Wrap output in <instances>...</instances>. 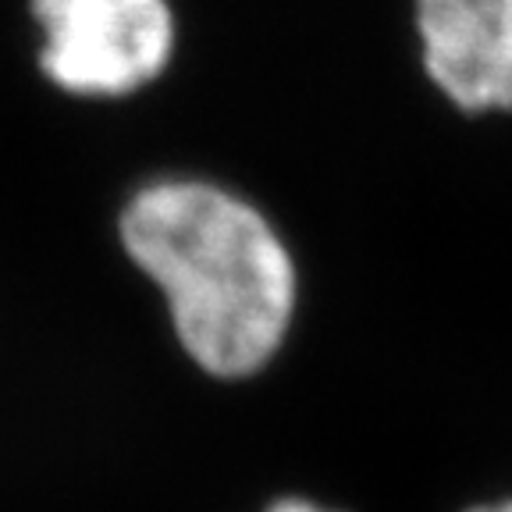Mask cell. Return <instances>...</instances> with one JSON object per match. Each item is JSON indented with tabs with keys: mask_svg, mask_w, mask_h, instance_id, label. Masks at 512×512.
Instances as JSON below:
<instances>
[{
	"mask_svg": "<svg viewBox=\"0 0 512 512\" xmlns=\"http://www.w3.org/2000/svg\"><path fill=\"white\" fill-rule=\"evenodd\" d=\"M118 235L203 374L242 381L281 352L299 271L278 228L246 196L207 178H153L121 207Z\"/></svg>",
	"mask_w": 512,
	"mask_h": 512,
	"instance_id": "1",
	"label": "cell"
},
{
	"mask_svg": "<svg viewBox=\"0 0 512 512\" xmlns=\"http://www.w3.org/2000/svg\"><path fill=\"white\" fill-rule=\"evenodd\" d=\"M32 68L79 104H121L160 86L178 57L171 0H25Z\"/></svg>",
	"mask_w": 512,
	"mask_h": 512,
	"instance_id": "2",
	"label": "cell"
},
{
	"mask_svg": "<svg viewBox=\"0 0 512 512\" xmlns=\"http://www.w3.org/2000/svg\"><path fill=\"white\" fill-rule=\"evenodd\" d=\"M427 86L466 118L512 114V0H409Z\"/></svg>",
	"mask_w": 512,
	"mask_h": 512,
	"instance_id": "3",
	"label": "cell"
},
{
	"mask_svg": "<svg viewBox=\"0 0 512 512\" xmlns=\"http://www.w3.org/2000/svg\"><path fill=\"white\" fill-rule=\"evenodd\" d=\"M264 512H342V509H328V505L313 502V498H296V495H288V498H278V502H271Z\"/></svg>",
	"mask_w": 512,
	"mask_h": 512,
	"instance_id": "4",
	"label": "cell"
},
{
	"mask_svg": "<svg viewBox=\"0 0 512 512\" xmlns=\"http://www.w3.org/2000/svg\"><path fill=\"white\" fill-rule=\"evenodd\" d=\"M466 512H512V498H502V502H488V505H473Z\"/></svg>",
	"mask_w": 512,
	"mask_h": 512,
	"instance_id": "5",
	"label": "cell"
}]
</instances>
